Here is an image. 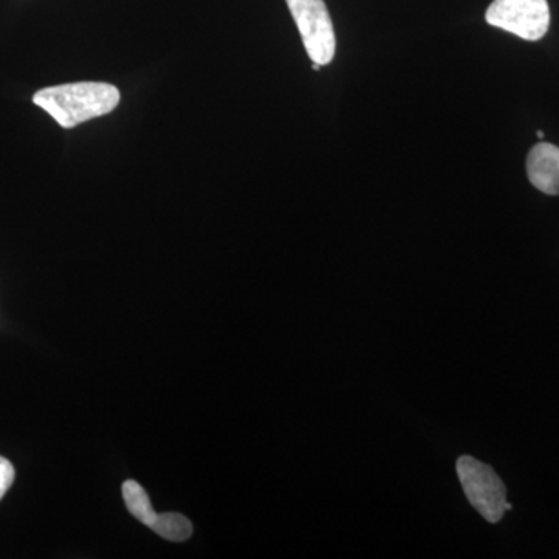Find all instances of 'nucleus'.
I'll return each instance as SVG.
<instances>
[{
    "label": "nucleus",
    "mask_w": 559,
    "mask_h": 559,
    "mask_svg": "<svg viewBox=\"0 0 559 559\" xmlns=\"http://www.w3.org/2000/svg\"><path fill=\"white\" fill-rule=\"evenodd\" d=\"M33 103L62 128L70 130L112 112L119 106L120 91L114 84L81 81L40 90L33 97Z\"/></svg>",
    "instance_id": "nucleus-1"
},
{
    "label": "nucleus",
    "mask_w": 559,
    "mask_h": 559,
    "mask_svg": "<svg viewBox=\"0 0 559 559\" xmlns=\"http://www.w3.org/2000/svg\"><path fill=\"white\" fill-rule=\"evenodd\" d=\"M457 476L471 506L489 524H498L506 514L507 488L487 463L462 455L457 460Z\"/></svg>",
    "instance_id": "nucleus-2"
},
{
    "label": "nucleus",
    "mask_w": 559,
    "mask_h": 559,
    "mask_svg": "<svg viewBox=\"0 0 559 559\" xmlns=\"http://www.w3.org/2000/svg\"><path fill=\"white\" fill-rule=\"evenodd\" d=\"M312 62L330 64L336 53L333 21L323 0H286Z\"/></svg>",
    "instance_id": "nucleus-3"
},
{
    "label": "nucleus",
    "mask_w": 559,
    "mask_h": 559,
    "mask_svg": "<svg viewBox=\"0 0 559 559\" xmlns=\"http://www.w3.org/2000/svg\"><path fill=\"white\" fill-rule=\"evenodd\" d=\"M487 22L525 40H539L550 27L547 0H495L487 10Z\"/></svg>",
    "instance_id": "nucleus-4"
},
{
    "label": "nucleus",
    "mask_w": 559,
    "mask_h": 559,
    "mask_svg": "<svg viewBox=\"0 0 559 559\" xmlns=\"http://www.w3.org/2000/svg\"><path fill=\"white\" fill-rule=\"evenodd\" d=\"M530 182L543 193L559 194V148L551 143L540 142L533 146L527 157Z\"/></svg>",
    "instance_id": "nucleus-5"
},
{
    "label": "nucleus",
    "mask_w": 559,
    "mask_h": 559,
    "mask_svg": "<svg viewBox=\"0 0 559 559\" xmlns=\"http://www.w3.org/2000/svg\"><path fill=\"white\" fill-rule=\"evenodd\" d=\"M121 492H123L124 503H127V509L132 516L150 527L156 520L157 513L154 511L153 503H151L142 485L135 480H127L121 487Z\"/></svg>",
    "instance_id": "nucleus-6"
},
{
    "label": "nucleus",
    "mask_w": 559,
    "mask_h": 559,
    "mask_svg": "<svg viewBox=\"0 0 559 559\" xmlns=\"http://www.w3.org/2000/svg\"><path fill=\"white\" fill-rule=\"evenodd\" d=\"M154 533L173 543H182L193 535V525L189 518L179 513L157 514L156 520L150 525Z\"/></svg>",
    "instance_id": "nucleus-7"
},
{
    "label": "nucleus",
    "mask_w": 559,
    "mask_h": 559,
    "mask_svg": "<svg viewBox=\"0 0 559 559\" xmlns=\"http://www.w3.org/2000/svg\"><path fill=\"white\" fill-rule=\"evenodd\" d=\"M14 481V466L10 460L0 455V500L7 495Z\"/></svg>",
    "instance_id": "nucleus-8"
},
{
    "label": "nucleus",
    "mask_w": 559,
    "mask_h": 559,
    "mask_svg": "<svg viewBox=\"0 0 559 559\" xmlns=\"http://www.w3.org/2000/svg\"><path fill=\"white\" fill-rule=\"evenodd\" d=\"M320 68H322V66L316 64V62H314V66H312V69H314L316 72H318V70H320Z\"/></svg>",
    "instance_id": "nucleus-9"
},
{
    "label": "nucleus",
    "mask_w": 559,
    "mask_h": 559,
    "mask_svg": "<svg viewBox=\"0 0 559 559\" xmlns=\"http://www.w3.org/2000/svg\"><path fill=\"white\" fill-rule=\"evenodd\" d=\"M538 138L539 139H544V132L543 131H538Z\"/></svg>",
    "instance_id": "nucleus-10"
}]
</instances>
